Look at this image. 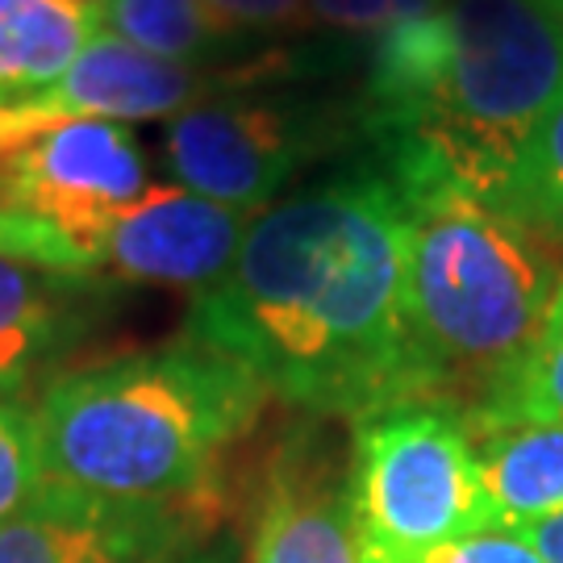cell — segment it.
<instances>
[{
  "label": "cell",
  "instance_id": "8992f818",
  "mask_svg": "<svg viewBox=\"0 0 563 563\" xmlns=\"http://www.w3.org/2000/svg\"><path fill=\"white\" fill-rule=\"evenodd\" d=\"M351 134H360L355 109L330 118L301 101L209 97L167 121V163L188 192L260 213L305 163Z\"/></svg>",
  "mask_w": 563,
  "mask_h": 563
},
{
  "label": "cell",
  "instance_id": "52a82bcc",
  "mask_svg": "<svg viewBox=\"0 0 563 563\" xmlns=\"http://www.w3.org/2000/svg\"><path fill=\"white\" fill-rule=\"evenodd\" d=\"M146 197V159L121 121L67 118L0 159V205L42 222L101 272L104 239Z\"/></svg>",
  "mask_w": 563,
  "mask_h": 563
},
{
  "label": "cell",
  "instance_id": "d6986e66",
  "mask_svg": "<svg viewBox=\"0 0 563 563\" xmlns=\"http://www.w3.org/2000/svg\"><path fill=\"white\" fill-rule=\"evenodd\" d=\"M446 0H309V25L376 38L401 21L439 13Z\"/></svg>",
  "mask_w": 563,
  "mask_h": 563
},
{
  "label": "cell",
  "instance_id": "ba28073f",
  "mask_svg": "<svg viewBox=\"0 0 563 563\" xmlns=\"http://www.w3.org/2000/svg\"><path fill=\"white\" fill-rule=\"evenodd\" d=\"M201 526L192 505H125L46 484L0 522V563H184Z\"/></svg>",
  "mask_w": 563,
  "mask_h": 563
},
{
  "label": "cell",
  "instance_id": "277c9868",
  "mask_svg": "<svg viewBox=\"0 0 563 563\" xmlns=\"http://www.w3.org/2000/svg\"><path fill=\"white\" fill-rule=\"evenodd\" d=\"M446 67L413 142L455 184L501 205L526 139L563 88V18L543 0H446ZM380 146V142H376Z\"/></svg>",
  "mask_w": 563,
  "mask_h": 563
},
{
  "label": "cell",
  "instance_id": "2e32d148",
  "mask_svg": "<svg viewBox=\"0 0 563 563\" xmlns=\"http://www.w3.org/2000/svg\"><path fill=\"white\" fill-rule=\"evenodd\" d=\"M505 213H514L530 234H539L563 263V88L526 139L505 192Z\"/></svg>",
  "mask_w": 563,
  "mask_h": 563
},
{
  "label": "cell",
  "instance_id": "8fae6325",
  "mask_svg": "<svg viewBox=\"0 0 563 563\" xmlns=\"http://www.w3.org/2000/svg\"><path fill=\"white\" fill-rule=\"evenodd\" d=\"M225 80L222 67L172 63L134 42L101 30L88 42L80 59L67 67L42 101L63 109L67 118H101V121H155L176 118L192 104L209 101Z\"/></svg>",
  "mask_w": 563,
  "mask_h": 563
},
{
  "label": "cell",
  "instance_id": "cb8c5ba5",
  "mask_svg": "<svg viewBox=\"0 0 563 563\" xmlns=\"http://www.w3.org/2000/svg\"><path fill=\"white\" fill-rule=\"evenodd\" d=\"M84 4H109V0H84Z\"/></svg>",
  "mask_w": 563,
  "mask_h": 563
},
{
  "label": "cell",
  "instance_id": "7c38bea8",
  "mask_svg": "<svg viewBox=\"0 0 563 563\" xmlns=\"http://www.w3.org/2000/svg\"><path fill=\"white\" fill-rule=\"evenodd\" d=\"M497 526H526L563 509V426L522 418H463Z\"/></svg>",
  "mask_w": 563,
  "mask_h": 563
},
{
  "label": "cell",
  "instance_id": "5bb4252c",
  "mask_svg": "<svg viewBox=\"0 0 563 563\" xmlns=\"http://www.w3.org/2000/svg\"><path fill=\"white\" fill-rule=\"evenodd\" d=\"M88 280L55 276L0 251V393H18L80 325Z\"/></svg>",
  "mask_w": 563,
  "mask_h": 563
},
{
  "label": "cell",
  "instance_id": "44dd1931",
  "mask_svg": "<svg viewBox=\"0 0 563 563\" xmlns=\"http://www.w3.org/2000/svg\"><path fill=\"white\" fill-rule=\"evenodd\" d=\"M422 563H547L522 530L514 526H488L481 534H467L455 543L430 551Z\"/></svg>",
  "mask_w": 563,
  "mask_h": 563
},
{
  "label": "cell",
  "instance_id": "9c48e42d",
  "mask_svg": "<svg viewBox=\"0 0 563 563\" xmlns=\"http://www.w3.org/2000/svg\"><path fill=\"white\" fill-rule=\"evenodd\" d=\"M255 213L197 197L188 188H146L104 239V276L130 284L209 292L230 272Z\"/></svg>",
  "mask_w": 563,
  "mask_h": 563
},
{
  "label": "cell",
  "instance_id": "603a6c76",
  "mask_svg": "<svg viewBox=\"0 0 563 563\" xmlns=\"http://www.w3.org/2000/svg\"><path fill=\"white\" fill-rule=\"evenodd\" d=\"M514 530H522L526 539H530V547L547 563H563V509L560 514H547V518H534V522L526 526H514Z\"/></svg>",
  "mask_w": 563,
  "mask_h": 563
},
{
  "label": "cell",
  "instance_id": "7402d4cb",
  "mask_svg": "<svg viewBox=\"0 0 563 563\" xmlns=\"http://www.w3.org/2000/svg\"><path fill=\"white\" fill-rule=\"evenodd\" d=\"M59 121H67V113L46 101H34V104L0 101V159H9L13 151H21L25 142H34L51 125H59Z\"/></svg>",
  "mask_w": 563,
  "mask_h": 563
},
{
  "label": "cell",
  "instance_id": "5b68a950",
  "mask_svg": "<svg viewBox=\"0 0 563 563\" xmlns=\"http://www.w3.org/2000/svg\"><path fill=\"white\" fill-rule=\"evenodd\" d=\"M351 505L367 563H422L430 551L497 526L467 426L430 401L355 422Z\"/></svg>",
  "mask_w": 563,
  "mask_h": 563
},
{
  "label": "cell",
  "instance_id": "30bf717a",
  "mask_svg": "<svg viewBox=\"0 0 563 563\" xmlns=\"http://www.w3.org/2000/svg\"><path fill=\"white\" fill-rule=\"evenodd\" d=\"M246 563H367L351 467H339L318 446H292L267 476Z\"/></svg>",
  "mask_w": 563,
  "mask_h": 563
},
{
  "label": "cell",
  "instance_id": "ac0fdd59",
  "mask_svg": "<svg viewBox=\"0 0 563 563\" xmlns=\"http://www.w3.org/2000/svg\"><path fill=\"white\" fill-rule=\"evenodd\" d=\"M42 488H46V467H42L38 405L21 401L18 393H0V522L30 509L42 497Z\"/></svg>",
  "mask_w": 563,
  "mask_h": 563
},
{
  "label": "cell",
  "instance_id": "9a60e30c",
  "mask_svg": "<svg viewBox=\"0 0 563 563\" xmlns=\"http://www.w3.org/2000/svg\"><path fill=\"white\" fill-rule=\"evenodd\" d=\"M101 21L109 34L172 63L222 67V55L246 46L205 0H109L101 4Z\"/></svg>",
  "mask_w": 563,
  "mask_h": 563
},
{
  "label": "cell",
  "instance_id": "4fadbf2b",
  "mask_svg": "<svg viewBox=\"0 0 563 563\" xmlns=\"http://www.w3.org/2000/svg\"><path fill=\"white\" fill-rule=\"evenodd\" d=\"M101 30V4L0 0V101H42Z\"/></svg>",
  "mask_w": 563,
  "mask_h": 563
},
{
  "label": "cell",
  "instance_id": "7a4b0ae2",
  "mask_svg": "<svg viewBox=\"0 0 563 563\" xmlns=\"http://www.w3.org/2000/svg\"><path fill=\"white\" fill-rule=\"evenodd\" d=\"M372 159L405 205V313L430 397L467 418L530 355L563 263L514 213L451 180L422 146L380 142Z\"/></svg>",
  "mask_w": 563,
  "mask_h": 563
},
{
  "label": "cell",
  "instance_id": "6da1fadb",
  "mask_svg": "<svg viewBox=\"0 0 563 563\" xmlns=\"http://www.w3.org/2000/svg\"><path fill=\"white\" fill-rule=\"evenodd\" d=\"M188 339L318 418L430 401L405 313V205L376 159L260 209L239 255L192 297Z\"/></svg>",
  "mask_w": 563,
  "mask_h": 563
},
{
  "label": "cell",
  "instance_id": "3957f363",
  "mask_svg": "<svg viewBox=\"0 0 563 563\" xmlns=\"http://www.w3.org/2000/svg\"><path fill=\"white\" fill-rule=\"evenodd\" d=\"M251 367L188 339L92 363L38 401L46 484L125 505H192L263 413Z\"/></svg>",
  "mask_w": 563,
  "mask_h": 563
},
{
  "label": "cell",
  "instance_id": "e0dca14e",
  "mask_svg": "<svg viewBox=\"0 0 563 563\" xmlns=\"http://www.w3.org/2000/svg\"><path fill=\"white\" fill-rule=\"evenodd\" d=\"M476 413L563 426V280L555 288V301L547 309V322L539 330L534 346H530V355L522 360V367Z\"/></svg>",
  "mask_w": 563,
  "mask_h": 563
},
{
  "label": "cell",
  "instance_id": "ffe728a7",
  "mask_svg": "<svg viewBox=\"0 0 563 563\" xmlns=\"http://www.w3.org/2000/svg\"><path fill=\"white\" fill-rule=\"evenodd\" d=\"M205 4L242 42H251L255 34H288L309 25V0H205Z\"/></svg>",
  "mask_w": 563,
  "mask_h": 563
},
{
  "label": "cell",
  "instance_id": "d4e9b609",
  "mask_svg": "<svg viewBox=\"0 0 563 563\" xmlns=\"http://www.w3.org/2000/svg\"><path fill=\"white\" fill-rule=\"evenodd\" d=\"M184 563H188V560H184Z\"/></svg>",
  "mask_w": 563,
  "mask_h": 563
}]
</instances>
